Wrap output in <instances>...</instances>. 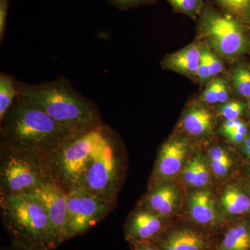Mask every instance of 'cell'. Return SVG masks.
I'll return each instance as SVG.
<instances>
[{
	"label": "cell",
	"mask_w": 250,
	"mask_h": 250,
	"mask_svg": "<svg viewBox=\"0 0 250 250\" xmlns=\"http://www.w3.org/2000/svg\"><path fill=\"white\" fill-rule=\"evenodd\" d=\"M248 186H249V188L250 189V177H249V179H248Z\"/></svg>",
	"instance_id": "35"
},
{
	"label": "cell",
	"mask_w": 250,
	"mask_h": 250,
	"mask_svg": "<svg viewBox=\"0 0 250 250\" xmlns=\"http://www.w3.org/2000/svg\"><path fill=\"white\" fill-rule=\"evenodd\" d=\"M9 4V0H0V39L1 41L2 40L5 32Z\"/></svg>",
	"instance_id": "30"
},
{
	"label": "cell",
	"mask_w": 250,
	"mask_h": 250,
	"mask_svg": "<svg viewBox=\"0 0 250 250\" xmlns=\"http://www.w3.org/2000/svg\"><path fill=\"white\" fill-rule=\"evenodd\" d=\"M119 179V162L113 137L92 161L80 185L88 191L112 202Z\"/></svg>",
	"instance_id": "8"
},
{
	"label": "cell",
	"mask_w": 250,
	"mask_h": 250,
	"mask_svg": "<svg viewBox=\"0 0 250 250\" xmlns=\"http://www.w3.org/2000/svg\"><path fill=\"white\" fill-rule=\"evenodd\" d=\"M18 95L17 86L9 75L0 77V120L3 118L14 104Z\"/></svg>",
	"instance_id": "20"
},
{
	"label": "cell",
	"mask_w": 250,
	"mask_h": 250,
	"mask_svg": "<svg viewBox=\"0 0 250 250\" xmlns=\"http://www.w3.org/2000/svg\"><path fill=\"white\" fill-rule=\"evenodd\" d=\"M178 200V191L174 186L158 187L148 197L149 210L161 218L168 216L173 212Z\"/></svg>",
	"instance_id": "16"
},
{
	"label": "cell",
	"mask_w": 250,
	"mask_h": 250,
	"mask_svg": "<svg viewBox=\"0 0 250 250\" xmlns=\"http://www.w3.org/2000/svg\"><path fill=\"white\" fill-rule=\"evenodd\" d=\"M214 118L211 112L202 104L188 108L181 121L182 129L192 137L209 136L214 126Z\"/></svg>",
	"instance_id": "14"
},
{
	"label": "cell",
	"mask_w": 250,
	"mask_h": 250,
	"mask_svg": "<svg viewBox=\"0 0 250 250\" xmlns=\"http://www.w3.org/2000/svg\"><path fill=\"white\" fill-rule=\"evenodd\" d=\"M243 151L245 154L250 159V135L246 136L244 142H243Z\"/></svg>",
	"instance_id": "33"
},
{
	"label": "cell",
	"mask_w": 250,
	"mask_h": 250,
	"mask_svg": "<svg viewBox=\"0 0 250 250\" xmlns=\"http://www.w3.org/2000/svg\"><path fill=\"white\" fill-rule=\"evenodd\" d=\"M216 250H250V222L245 220L229 229Z\"/></svg>",
	"instance_id": "18"
},
{
	"label": "cell",
	"mask_w": 250,
	"mask_h": 250,
	"mask_svg": "<svg viewBox=\"0 0 250 250\" xmlns=\"http://www.w3.org/2000/svg\"><path fill=\"white\" fill-rule=\"evenodd\" d=\"M220 202L222 209L228 215H243L250 211V195L238 186L229 185L225 188Z\"/></svg>",
	"instance_id": "17"
},
{
	"label": "cell",
	"mask_w": 250,
	"mask_h": 250,
	"mask_svg": "<svg viewBox=\"0 0 250 250\" xmlns=\"http://www.w3.org/2000/svg\"><path fill=\"white\" fill-rule=\"evenodd\" d=\"M132 246L134 250H161L156 243L154 244L153 242L136 243V244H132Z\"/></svg>",
	"instance_id": "32"
},
{
	"label": "cell",
	"mask_w": 250,
	"mask_h": 250,
	"mask_svg": "<svg viewBox=\"0 0 250 250\" xmlns=\"http://www.w3.org/2000/svg\"><path fill=\"white\" fill-rule=\"evenodd\" d=\"M45 208L59 244L70 239L67 214V195L58 182L48 179L29 192Z\"/></svg>",
	"instance_id": "9"
},
{
	"label": "cell",
	"mask_w": 250,
	"mask_h": 250,
	"mask_svg": "<svg viewBox=\"0 0 250 250\" xmlns=\"http://www.w3.org/2000/svg\"><path fill=\"white\" fill-rule=\"evenodd\" d=\"M162 230V218L150 210H140L130 218L125 236L131 245L153 242L160 236Z\"/></svg>",
	"instance_id": "11"
},
{
	"label": "cell",
	"mask_w": 250,
	"mask_h": 250,
	"mask_svg": "<svg viewBox=\"0 0 250 250\" xmlns=\"http://www.w3.org/2000/svg\"><path fill=\"white\" fill-rule=\"evenodd\" d=\"M190 218L197 225H213L216 220V213L213 194L208 190L192 192L188 201Z\"/></svg>",
	"instance_id": "15"
},
{
	"label": "cell",
	"mask_w": 250,
	"mask_h": 250,
	"mask_svg": "<svg viewBox=\"0 0 250 250\" xmlns=\"http://www.w3.org/2000/svg\"><path fill=\"white\" fill-rule=\"evenodd\" d=\"M233 89L237 95L250 98V65L246 62H238L233 65L231 72Z\"/></svg>",
	"instance_id": "19"
},
{
	"label": "cell",
	"mask_w": 250,
	"mask_h": 250,
	"mask_svg": "<svg viewBox=\"0 0 250 250\" xmlns=\"http://www.w3.org/2000/svg\"><path fill=\"white\" fill-rule=\"evenodd\" d=\"M219 77L213 79L207 83L205 89L200 95V101L207 104H216L218 103Z\"/></svg>",
	"instance_id": "27"
},
{
	"label": "cell",
	"mask_w": 250,
	"mask_h": 250,
	"mask_svg": "<svg viewBox=\"0 0 250 250\" xmlns=\"http://www.w3.org/2000/svg\"><path fill=\"white\" fill-rule=\"evenodd\" d=\"M1 166V194L27 193L52 178L49 166L41 165L36 159L42 158L10 149Z\"/></svg>",
	"instance_id": "6"
},
{
	"label": "cell",
	"mask_w": 250,
	"mask_h": 250,
	"mask_svg": "<svg viewBox=\"0 0 250 250\" xmlns=\"http://www.w3.org/2000/svg\"><path fill=\"white\" fill-rule=\"evenodd\" d=\"M156 245L161 250H208L205 236L195 230L179 228L159 237Z\"/></svg>",
	"instance_id": "13"
},
{
	"label": "cell",
	"mask_w": 250,
	"mask_h": 250,
	"mask_svg": "<svg viewBox=\"0 0 250 250\" xmlns=\"http://www.w3.org/2000/svg\"><path fill=\"white\" fill-rule=\"evenodd\" d=\"M210 164L215 175L223 177L228 173L232 161L228 151L222 147L215 146L209 150Z\"/></svg>",
	"instance_id": "22"
},
{
	"label": "cell",
	"mask_w": 250,
	"mask_h": 250,
	"mask_svg": "<svg viewBox=\"0 0 250 250\" xmlns=\"http://www.w3.org/2000/svg\"><path fill=\"white\" fill-rule=\"evenodd\" d=\"M201 53V41L192 42L174 53L166 55L161 62V66L164 70H171L189 78H197Z\"/></svg>",
	"instance_id": "12"
},
{
	"label": "cell",
	"mask_w": 250,
	"mask_h": 250,
	"mask_svg": "<svg viewBox=\"0 0 250 250\" xmlns=\"http://www.w3.org/2000/svg\"><path fill=\"white\" fill-rule=\"evenodd\" d=\"M16 84L20 98L45 112L72 134L101 124L91 102L62 79L40 84Z\"/></svg>",
	"instance_id": "2"
},
{
	"label": "cell",
	"mask_w": 250,
	"mask_h": 250,
	"mask_svg": "<svg viewBox=\"0 0 250 250\" xmlns=\"http://www.w3.org/2000/svg\"><path fill=\"white\" fill-rule=\"evenodd\" d=\"M195 170V188H203L208 184L210 180V172L208 166L201 156L192 158Z\"/></svg>",
	"instance_id": "24"
},
{
	"label": "cell",
	"mask_w": 250,
	"mask_h": 250,
	"mask_svg": "<svg viewBox=\"0 0 250 250\" xmlns=\"http://www.w3.org/2000/svg\"><path fill=\"white\" fill-rule=\"evenodd\" d=\"M172 6L174 12L186 15L195 19L203 9L204 0H166Z\"/></svg>",
	"instance_id": "23"
},
{
	"label": "cell",
	"mask_w": 250,
	"mask_h": 250,
	"mask_svg": "<svg viewBox=\"0 0 250 250\" xmlns=\"http://www.w3.org/2000/svg\"><path fill=\"white\" fill-rule=\"evenodd\" d=\"M66 191L70 238L87 232L109 212L111 202L92 193L82 186H75Z\"/></svg>",
	"instance_id": "7"
},
{
	"label": "cell",
	"mask_w": 250,
	"mask_h": 250,
	"mask_svg": "<svg viewBox=\"0 0 250 250\" xmlns=\"http://www.w3.org/2000/svg\"><path fill=\"white\" fill-rule=\"evenodd\" d=\"M197 79L201 85H206L213 80L210 75L209 67L207 62V57L202 47L201 59L199 64L198 70L197 72Z\"/></svg>",
	"instance_id": "28"
},
{
	"label": "cell",
	"mask_w": 250,
	"mask_h": 250,
	"mask_svg": "<svg viewBox=\"0 0 250 250\" xmlns=\"http://www.w3.org/2000/svg\"><path fill=\"white\" fill-rule=\"evenodd\" d=\"M231 142L235 143V144H241L244 142L247 135L241 134L238 131H233V132L229 133L225 135Z\"/></svg>",
	"instance_id": "31"
},
{
	"label": "cell",
	"mask_w": 250,
	"mask_h": 250,
	"mask_svg": "<svg viewBox=\"0 0 250 250\" xmlns=\"http://www.w3.org/2000/svg\"><path fill=\"white\" fill-rule=\"evenodd\" d=\"M190 150V143L185 138L174 137L164 143L159 154L156 174L159 178L174 177L183 167Z\"/></svg>",
	"instance_id": "10"
},
{
	"label": "cell",
	"mask_w": 250,
	"mask_h": 250,
	"mask_svg": "<svg viewBox=\"0 0 250 250\" xmlns=\"http://www.w3.org/2000/svg\"><path fill=\"white\" fill-rule=\"evenodd\" d=\"M202 47L207 57L212 78L214 79L219 77L220 74L223 73L224 70V62L222 60V57L215 53L204 42H202Z\"/></svg>",
	"instance_id": "26"
},
{
	"label": "cell",
	"mask_w": 250,
	"mask_h": 250,
	"mask_svg": "<svg viewBox=\"0 0 250 250\" xmlns=\"http://www.w3.org/2000/svg\"><path fill=\"white\" fill-rule=\"evenodd\" d=\"M112 137L102 124L74 134L49 159L51 173L56 172L67 189L80 185L92 161Z\"/></svg>",
	"instance_id": "4"
},
{
	"label": "cell",
	"mask_w": 250,
	"mask_h": 250,
	"mask_svg": "<svg viewBox=\"0 0 250 250\" xmlns=\"http://www.w3.org/2000/svg\"><path fill=\"white\" fill-rule=\"evenodd\" d=\"M247 108H248V113L250 115V98L249 99V101H248V104H247Z\"/></svg>",
	"instance_id": "34"
},
{
	"label": "cell",
	"mask_w": 250,
	"mask_h": 250,
	"mask_svg": "<svg viewBox=\"0 0 250 250\" xmlns=\"http://www.w3.org/2000/svg\"><path fill=\"white\" fill-rule=\"evenodd\" d=\"M120 9H127L134 6L154 2L155 0H108Z\"/></svg>",
	"instance_id": "29"
},
{
	"label": "cell",
	"mask_w": 250,
	"mask_h": 250,
	"mask_svg": "<svg viewBox=\"0 0 250 250\" xmlns=\"http://www.w3.org/2000/svg\"><path fill=\"white\" fill-rule=\"evenodd\" d=\"M224 12L250 27V0H215Z\"/></svg>",
	"instance_id": "21"
},
{
	"label": "cell",
	"mask_w": 250,
	"mask_h": 250,
	"mask_svg": "<svg viewBox=\"0 0 250 250\" xmlns=\"http://www.w3.org/2000/svg\"><path fill=\"white\" fill-rule=\"evenodd\" d=\"M1 123V135L9 149L48 161L74 134L18 96Z\"/></svg>",
	"instance_id": "1"
},
{
	"label": "cell",
	"mask_w": 250,
	"mask_h": 250,
	"mask_svg": "<svg viewBox=\"0 0 250 250\" xmlns=\"http://www.w3.org/2000/svg\"><path fill=\"white\" fill-rule=\"evenodd\" d=\"M1 208L6 229L22 250H52L59 246L45 208L29 192L1 194Z\"/></svg>",
	"instance_id": "3"
},
{
	"label": "cell",
	"mask_w": 250,
	"mask_h": 250,
	"mask_svg": "<svg viewBox=\"0 0 250 250\" xmlns=\"http://www.w3.org/2000/svg\"><path fill=\"white\" fill-rule=\"evenodd\" d=\"M248 26L209 4L198 17L199 39L222 58L236 59L250 49Z\"/></svg>",
	"instance_id": "5"
},
{
	"label": "cell",
	"mask_w": 250,
	"mask_h": 250,
	"mask_svg": "<svg viewBox=\"0 0 250 250\" xmlns=\"http://www.w3.org/2000/svg\"><path fill=\"white\" fill-rule=\"evenodd\" d=\"M246 108V104L243 102L228 101L221 104L219 108V112L225 121L236 120L241 116Z\"/></svg>",
	"instance_id": "25"
}]
</instances>
